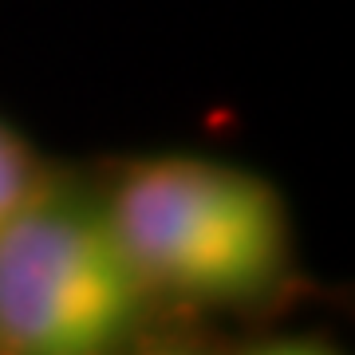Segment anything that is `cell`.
<instances>
[{"label": "cell", "mask_w": 355, "mask_h": 355, "mask_svg": "<svg viewBox=\"0 0 355 355\" xmlns=\"http://www.w3.org/2000/svg\"><path fill=\"white\" fill-rule=\"evenodd\" d=\"M162 355H202V352H162Z\"/></svg>", "instance_id": "obj_5"}, {"label": "cell", "mask_w": 355, "mask_h": 355, "mask_svg": "<svg viewBox=\"0 0 355 355\" xmlns=\"http://www.w3.org/2000/svg\"><path fill=\"white\" fill-rule=\"evenodd\" d=\"M40 178H44V170H40L32 146L0 119V221L36 190Z\"/></svg>", "instance_id": "obj_3"}, {"label": "cell", "mask_w": 355, "mask_h": 355, "mask_svg": "<svg viewBox=\"0 0 355 355\" xmlns=\"http://www.w3.org/2000/svg\"><path fill=\"white\" fill-rule=\"evenodd\" d=\"M249 355H336V352L320 347V343H308V340H292V343H265V347H257Z\"/></svg>", "instance_id": "obj_4"}, {"label": "cell", "mask_w": 355, "mask_h": 355, "mask_svg": "<svg viewBox=\"0 0 355 355\" xmlns=\"http://www.w3.org/2000/svg\"><path fill=\"white\" fill-rule=\"evenodd\" d=\"M103 193L154 296L245 304L288 265L284 202L253 170L202 154H150Z\"/></svg>", "instance_id": "obj_1"}, {"label": "cell", "mask_w": 355, "mask_h": 355, "mask_svg": "<svg viewBox=\"0 0 355 355\" xmlns=\"http://www.w3.org/2000/svg\"><path fill=\"white\" fill-rule=\"evenodd\" d=\"M150 300L103 190L44 174L0 221V355H123Z\"/></svg>", "instance_id": "obj_2"}]
</instances>
